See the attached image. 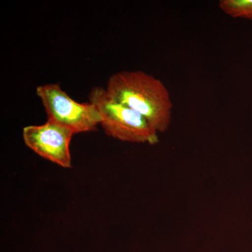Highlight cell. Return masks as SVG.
Listing matches in <instances>:
<instances>
[{
  "instance_id": "3957f363",
  "label": "cell",
  "mask_w": 252,
  "mask_h": 252,
  "mask_svg": "<svg viewBox=\"0 0 252 252\" xmlns=\"http://www.w3.org/2000/svg\"><path fill=\"white\" fill-rule=\"evenodd\" d=\"M36 93L45 109L47 120L68 127L74 134L94 132L100 124V114L95 105L74 100L59 84L38 86Z\"/></svg>"
},
{
  "instance_id": "7a4b0ae2",
  "label": "cell",
  "mask_w": 252,
  "mask_h": 252,
  "mask_svg": "<svg viewBox=\"0 0 252 252\" xmlns=\"http://www.w3.org/2000/svg\"><path fill=\"white\" fill-rule=\"evenodd\" d=\"M89 100L98 109L100 125L107 135L132 143L154 145L159 142L158 131L138 112L109 97L106 89L93 88Z\"/></svg>"
},
{
  "instance_id": "6da1fadb",
  "label": "cell",
  "mask_w": 252,
  "mask_h": 252,
  "mask_svg": "<svg viewBox=\"0 0 252 252\" xmlns=\"http://www.w3.org/2000/svg\"><path fill=\"white\" fill-rule=\"evenodd\" d=\"M109 97L145 118L158 132L170 127L173 109L166 86L160 79L141 70L122 71L109 77Z\"/></svg>"
},
{
  "instance_id": "277c9868",
  "label": "cell",
  "mask_w": 252,
  "mask_h": 252,
  "mask_svg": "<svg viewBox=\"0 0 252 252\" xmlns=\"http://www.w3.org/2000/svg\"><path fill=\"white\" fill-rule=\"evenodd\" d=\"M74 132L56 123L47 120L40 126L23 127V139L32 151L64 168L72 167L71 140Z\"/></svg>"
},
{
  "instance_id": "5b68a950",
  "label": "cell",
  "mask_w": 252,
  "mask_h": 252,
  "mask_svg": "<svg viewBox=\"0 0 252 252\" xmlns=\"http://www.w3.org/2000/svg\"><path fill=\"white\" fill-rule=\"evenodd\" d=\"M219 6L225 14L231 17L252 21V0H221Z\"/></svg>"
}]
</instances>
